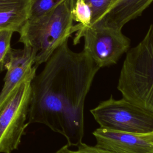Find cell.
Listing matches in <instances>:
<instances>
[{"mask_svg":"<svg viewBox=\"0 0 153 153\" xmlns=\"http://www.w3.org/2000/svg\"><path fill=\"white\" fill-rule=\"evenodd\" d=\"M32 0H0V30L20 32L29 18Z\"/></svg>","mask_w":153,"mask_h":153,"instance_id":"30bf717a","label":"cell"},{"mask_svg":"<svg viewBox=\"0 0 153 153\" xmlns=\"http://www.w3.org/2000/svg\"><path fill=\"white\" fill-rule=\"evenodd\" d=\"M74 32H76L74 44L83 38V50L99 68L116 64L130 46V39L121 29L103 24L85 26L78 23L73 26Z\"/></svg>","mask_w":153,"mask_h":153,"instance_id":"277c9868","label":"cell"},{"mask_svg":"<svg viewBox=\"0 0 153 153\" xmlns=\"http://www.w3.org/2000/svg\"><path fill=\"white\" fill-rule=\"evenodd\" d=\"M90 112L100 127L132 133L153 132V112L123 97L100 102Z\"/></svg>","mask_w":153,"mask_h":153,"instance_id":"5b68a950","label":"cell"},{"mask_svg":"<svg viewBox=\"0 0 153 153\" xmlns=\"http://www.w3.org/2000/svg\"><path fill=\"white\" fill-rule=\"evenodd\" d=\"M76 150H72L69 148L70 153H117L116 152L110 151L98 147L96 145L91 146L85 143L81 142L77 146Z\"/></svg>","mask_w":153,"mask_h":153,"instance_id":"9a60e30c","label":"cell"},{"mask_svg":"<svg viewBox=\"0 0 153 153\" xmlns=\"http://www.w3.org/2000/svg\"><path fill=\"white\" fill-rule=\"evenodd\" d=\"M36 51L32 47L24 45L22 49L10 50L5 63L7 71L4 83L0 91V106L15 87L30 76H35L37 67L35 62Z\"/></svg>","mask_w":153,"mask_h":153,"instance_id":"ba28073f","label":"cell"},{"mask_svg":"<svg viewBox=\"0 0 153 153\" xmlns=\"http://www.w3.org/2000/svg\"><path fill=\"white\" fill-rule=\"evenodd\" d=\"M35 76L19 84L0 106V153L17 149L29 123L30 83Z\"/></svg>","mask_w":153,"mask_h":153,"instance_id":"8992f818","label":"cell"},{"mask_svg":"<svg viewBox=\"0 0 153 153\" xmlns=\"http://www.w3.org/2000/svg\"><path fill=\"white\" fill-rule=\"evenodd\" d=\"M65 0H32L28 19L42 16L57 7Z\"/></svg>","mask_w":153,"mask_h":153,"instance_id":"8fae6325","label":"cell"},{"mask_svg":"<svg viewBox=\"0 0 153 153\" xmlns=\"http://www.w3.org/2000/svg\"><path fill=\"white\" fill-rule=\"evenodd\" d=\"M117 89L124 99L153 112V24L127 52Z\"/></svg>","mask_w":153,"mask_h":153,"instance_id":"3957f363","label":"cell"},{"mask_svg":"<svg viewBox=\"0 0 153 153\" xmlns=\"http://www.w3.org/2000/svg\"><path fill=\"white\" fill-rule=\"evenodd\" d=\"M14 32L10 30H0V72L5 69L6 59L11 50V40Z\"/></svg>","mask_w":153,"mask_h":153,"instance_id":"5bb4252c","label":"cell"},{"mask_svg":"<svg viewBox=\"0 0 153 153\" xmlns=\"http://www.w3.org/2000/svg\"><path fill=\"white\" fill-rule=\"evenodd\" d=\"M45 63L30 83L28 123L44 124L77 146L84 134L85 98L100 68L84 50L72 51L68 39Z\"/></svg>","mask_w":153,"mask_h":153,"instance_id":"6da1fadb","label":"cell"},{"mask_svg":"<svg viewBox=\"0 0 153 153\" xmlns=\"http://www.w3.org/2000/svg\"><path fill=\"white\" fill-rule=\"evenodd\" d=\"M74 21L79 24L88 26L91 21V11L89 5L84 0H75L72 8Z\"/></svg>","mask_w":153,"mask_h":153,"instance_id":"7c38bea8","label":"cell"},{"mask_svg":"<svg viewBox=\"0 0 153 153\" xmlns=\"http://www.w3.org/2000/svg\"><path fill=\"white\" fill-rule=\"evenodd\" d=\"M152 2L153 0H113L108 13L96 24L122 30L126 23L140 16Z\"/></svg>","mask_w":153,"mask_h":153,"instance_id":"9c48e42d","label":"cell"},{"mask_svg":"<svg viewBox=\"0 0 153 153\" xmlns=\"http://www.w3.org/2000/svg\"><path fill=\"white\" fill-rule=\"evenodd\" d=\"M90 7L91 11V21L90 26L94 25L108 13L113 0H84Z\"/></svg>","mask_w":153,"mask_h":153,"instance_id":"4fadbf2b","label":"cell"},{"mask_svg":"<svg viewBox=\"0 0 153 153\" xmlns=\"http://www.w3.org/2000/svg\"><path fill=\"white\" fill-rule=\"evenodd\" d=\"M96 146L117 153H153V132L132 133L99 127L93 131Z\"/></svg>","mask_w":153,"mask_h":153,"instance_id":"52a82bcc","label":"cell"},{"mask_svg":"<svg viewBox=\"0 0 153 153\" xmlns=\"http://www.w3.org/2000/svg\"><path fill=\"white\" fill-rule=\"evenodd\" d=\"M69 146L68 145H65L60 148L59 150H57L54 153H70L69 152Z\"/></svg>","mask_w":153,"mask_h":153,"instance_id":"2e32d148","label":"cell"},{"mask_svg":"<svg viewBox=\"0 0 153 153\" xmlns=\"http://www.w3.org/2000/svg\"><path fill=\"white\" fill-rule=\"evenodd\" d=\"M75 0H65L51 11L27 19L20 31L19 41L36 51L35 66L45 63L72 33Z\"/></svg>","mask_w":153,"mask_h":153,"instance_id":"7a4b0ae2","label":"cell"}]
</instances>
